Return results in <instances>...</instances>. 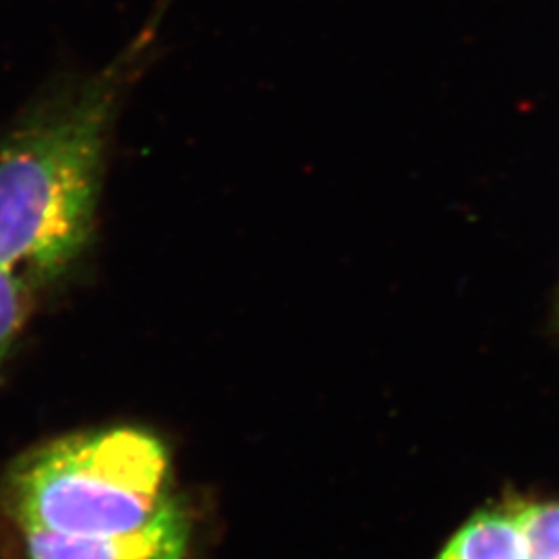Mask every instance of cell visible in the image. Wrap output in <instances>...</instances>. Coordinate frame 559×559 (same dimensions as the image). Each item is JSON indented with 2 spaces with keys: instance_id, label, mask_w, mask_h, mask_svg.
I'll return each mask as SVG.
<instances>
[{
  "instance_id": "6da1fadb",
  "label": "cell",
  "mask_w": 559,
  "mask_h": 559,
  "mask_svg": "<svg viewBox=\"0 0 559 559\" xmlns=\"http://www.w3.org/2000/svg\"><path fill=\"white\" fill-rule=\"evenodd\" d=\"M158 29L154 17L98 71L32 102L0 138V267L44 284L94 242L112 129Z\"/></svg>"
},
{
  "instance_id": "7a4b0ae2",
  "label": "cell",
  "mask_w": 559,
  "mask_h": 559,
  "mask_svg": "<svg viewBox=\"0 0 559 559\" xmlns=\"http://www.w3.org/2000/svg\"><path fill=\"white\" fill-rule=\"evenodd\" d=\"M177 498L170 454L138 427H110L41 445L9 480L20 531L106 535L140 528Z\"/></svg>"
},
{
  "instance_id": "3957f363",
  "label": "cell",
  "mask_w": 559,
  "mask_h": 559,
  "mask_svg": "<svg viewBox=\"0 0 559 559\" xmlns=\"http://www.w3.org/2000/svg\"><path fill=\"white\" fill-rule=\"evenodd\" d=\"M27 559H185L191 520L179 500L170 501L140 528L106 535H62L21 531Z\"/></svg>"
},
{
  "instance_id": "277c9868",
  "label": "cell",
  "mask_w": 559,
  "mask_h": 559,
  "mask_svg": "<svg viewBox=\"0 0 559 559\" xmlns=\"http://www.w3.org/2000/svg\"><path fill=\"white\" fill-rule=\"evenodd\" d=\"M438 559H526L519 501L475 512L443 545Z\"/></svg>"
},
{
  "instance_id": "5b68a950",
  "label": "cell",
  "mask_w": 559,
  "mask_h": 559,
  "mask_svg": "<svg viewBox=\"0 0 559 559\" xmlns=\"http://www.w3.org/2000/svg\"><path fill=\"white\" fill-rule=\"evenodd\" d=\"M34 309V282L0 267V365L27 323Z\"/></svg>"
},
{
  "instance_id": "8992f818",
  "label": "cell",
  "mask_w": 559,
  "mask_h": 559,
  "mask_svg": "<svg viewBox=\"0 0 559 559\" xmlns=\"http://www.w3.org/2000/svg\"><path fill=\"white\" fill-rule=\"evenodd\" d=\"M526 559H559V500L519 501Z\"/></svg>"
}]
</instances>
